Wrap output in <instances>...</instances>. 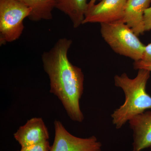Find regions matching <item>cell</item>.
Returning <instances> with one entry per match:
<instances>
[{
	"label": "cell",
	"mask_w": 151,
	"mask_h": 151,
	"mask_svg": "<svg viewBox=\"0 0 151 151\" xmlns=\"http://www.w3.org/2000/svg\"><path fill=\"white\" fill-rule=\"evenodd\" d=\"M72 40L59 39L41 58L44 70L50 81V92L58 97L72 121L81 122L84 116L79 101L84 91V75L80 68L73 65L68 57Z\"/></svg>",
	"instance_id": "cell-1"
},
{
	"label": "cell",
	"mask_w": 151,
	"mask_h": 151,
	"mask_svg": "<svg viewBox=\"0 0 151 151\" xmlns=\"http://www.w3.org/2000/svg\"><path fill=\"white\" fill-rule=\"evenodd\" d=\"M150 76V71L145 69H139L133 79L126 73L115 76V85L122 88L125 95L124 104L111 115L112 123L116 129L122 128L135 116L151 109V97L146 90Z\"/></svg>",
	"instance_id": "cell-2"
},
{
	"label": "cell",
	"mask_w": 151,
	"mask_h": 151,
	"mask_svg": "<svg viewBox=\"0 0 151 151\" xmlns=\"http://www.w3.org/2000/svg\"><path fill=\"white\" fill-rule=\"evenodd\" d=\"M100 24L102 37L116 53L134 61L142 59L145 46L127 24L122 20Z\"/></svg>",
	"instance_id": "cell-3"
},
{
	"label": "cell",
	"mask_w": 151,
	"mask_h": 151,
	"mask_svg": "<svg viewBox=\"0 0 151 151\" xmlns=\"http://www.w3.org/2000/svg\"><path fill=\"white\" fill-rule=\"evenodd\" d=\"M31 9L19 0H0V45L19 39Z\"/></svg>",
	"instance_id": "cell-4"
},
{
	"label": "cell",
	"mask_w": 151,
	"mask_h": 151,
	"mask_svg": "<svg viewBox=\"0 0 151 151\" xmlns=\"http://www.w3.org/2000/svg\"><path fill=\"white\" fill-rule=\"evenodd\" d=\"M55 134L50 151H101L102 144L94 136L88 138L75 137L69 133L61 122H54Z\"/></svg>",
	"instance_id": "cell-5"
},
{
	"label": "cell",
	"mask_w": 151,
	"mask_h": 151,
	"mask_svg": "<svg viewBox=\"0 0 151 151\" xmlns=\"http://www.w3.org/2000/svg\"><path fill=\"white\" fill-rule=\"evenodd\" d=\"M128 0H102L87 9L83 24L122 20Z\"/></svg>",
	"instance_id": "cell-6"
},
{
	"label": "cell",
	"mask_w": 151,
	"mask_h": 151,
	"mask_svg": "<svg viewBox=\"0 0 151 151\" xmlns=\"http://www.w3.org/2000/svg\"><path fill=\"white\" fill-rule=\"evenodd\" d=\"M14 137L21 146L26 147L48 141L49 134L46 125L41 118H33L20 127Z\"/></svg>",
	"instance_id": "cell-7"
},
{
	"label": "cell",
	"mask_w": 151,
	"mask_h": 151,
	"mask_svg": "<svg viewBox=\"0 0 151 151\" xmlns=\"http://www.w3.org/2000/svg\"><path fill=\"white\" fill-rule=\"evenodd\" d=\"M129 122L133 131L132 151H141L151 147V111L139 114Z\"/></svg>",
	"instance_id": "cell-8"
},
{
	"label": "cell",
	"mask_w": 151,
	"mask_h": 151,
	"mask_svg": "<svg viewBox=\"0 0 151 151\" xmlns=\"http://www.w3.org/2000/svg\"><path fill=\"white\" fill-rule=\"evenodd\" d=\"M151 0H128L122 21L137 36L145 32L144 15Z\"/></svg>",
	"instance_id": "cell-9"
},
{
	"label": "cell",
	"mask_w": 151,
	"mask_h": 151,
	"mask_svg": "<svg viewBox=\"0 0 151 151\" xmlns=\"http://www.w3.org/2000/svg\"><path fill=\"white\" fill-rule=\"evenodd\" d=\"M55 8L69 17L73 27L83 24L88 8L87 0H54Z\"/></svg>",
	"instance_id": "cell-10"
},
{
	"label": "cell",
	"mask_w": 151,
	"mask_h": 151,
	"mask_svg": "<svg viewBox=\"0 0 151 151\" xmlns=\"http://www.w3.org/2000/svg\"><path fill=\"white\" fill-rule=\"evenodd\" d=\"M31 9L28 18L33 22L52 19V12L55 8L54 0H19Z\"/></svg>",
	"instance_id": "cell-11"
},
{
	"label": "cell",
	"mask_w": 151,
	"mask_h": 151,
	"mask_svg": "<svg viewBox=\"0 0 151 151\" xmlns=\"http://www.w3.org/2000/svg\"><path fill=\"white\" fill-rule=\"evenodd\" d=\"M50 147L51 146L48 140L26 147L21 148L20 151H50Z\"/></svg>",
	"instance_id": "cell-12"
},
{
	"label": "cell",
	"mask_w": 151,
	"mask_h": 151,
	"mask_svg": "<svg viewBox=\"0 0 151 151\" xmlns=\"http://www.w3.org/2000/svg\"><path fill=\"white\" fill-rule=\"evenodd\" d=\"M145 31L151 30V6L146 9L144 15Z\"/></svg>",
	"instance_id": "cell-13"
},
{
	"label": "cell",
	"mask_w": 151,
	"mask_h": 151,
	"mask_svg": "<svg viewBox=\"0 0 151 151\" xmlns=\"http://www.w3.org/2000/svg\"><path fill=\"white\" fill-rule=\"evenodd\" d=\"M141 60L144 62L151 63V43L145 47Z\"/></svg>",
	"instance_id": "cell-14"
},
{
	"label": "cell",
	"mask_w": 151,
	"mask_h": 151,
	"mask_svg": "<svg viewBox=\"0 0 151 151\" xmlns=\"http://www.w3.org/2000/svg\"><path fill=\"white\" fill-rule=\"evenodd\" d=\"M133 67L135 70L145 69L151 72V63L144 62L141 60L134 61L133 64Z\"/></svg>",
	"instance_id": "cell-15"
},
{
	"label": "cell",
	"mask_w": 151,
	"mask_h": 151,
	"mask_svg": "<svg viewBox=\"0 0 151 151\" xmlns=\"http://www.w3.org/2000/svg\"><path fill=\"white\" fill-rule=\"evenodd\" d=\"M97 0H90L89 2L88 3V8L91 7L92 6L96 4V2L97 1Z\"/></svg>",
	"instance_id": "cell-16"
}]
</instances>
